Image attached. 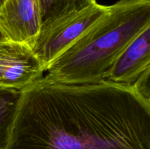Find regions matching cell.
Wrapping results in <instances>:
<instances>
[{"label": "cell", "instance_id": "obj_7", "mask_svg": "<svg viewBox=\"0 0 150 149\" xmlns=\"http://www.w3.org/2000/svg\"><path fill=\"white\" fill-rule=\"evenodd\" d=\"M21 91L0 87V149H6L17 112Z\"/></svg>", "mask_w": 150, "mask_h": 149}, {"label": "cell", "instance_id": "obj_4", "mask_svg": "<svg viewBox=\"0 0 150 149\" xmlns=\"http://www.w3.org/2000/svg\"><path fill=\"white\" fill-rule=\"evenodd\" d=\"M45 67L27 45L0 39V87L22 91L42 77Z\"/></svg>", "mask_w": 150, "mask_h": 149}, {"label": "cell", "instance_id": "obj_1", "mask_svg": "<svg viewBox=\"0 0 150 149\" xmlns=\"http://www.w3.org/2000/svg\"><path fill=\"white\" fill-rule=\"evenodd\" d=\"M6 149H150V102L133 85L42 77L21 91Z\"/></svg>", "mask_w": 150, "mask_h": 149}, {"label": "cell", "instance_id": "obj_11", "mask_svg": "<svg viewBox=\"0 0 150 149\" xmlns=\"http://www.w3.org/2000/svg\"><path fill=\"white\" fill-rule=\"evenodd\" d=\"M3 39V38H2V37H1V34H0V39Z\"/></svg>", "mask_w": 150, "mask_h": 149}, {"label": "cell", "instance_id": "obj_10", "mask_svg": "<svg viewBox=\"0 0 150 149\" xmlns=\"http://www.w3.org/2000/svg\"><path fill=\"white\" fill-rule=\"evenodd\" d=\"M4 1H5V0H0V7H1V6L2 5L3 3H4Z\"/></svg>", "mask_w": 150, "mask_h": 149}, {"label": "cell", "instance_id": "obj_2", "mask_svg": "<svg viewBox=\"0 0 150 149\" xmlns=\"http://www.w3.org/2000/svg\"><path fill=\"white\" fill-rule=\"evenodd\" d=\"M150 24V0H120L45 69L53 83L90 84L106 80L119 54Z\"/></svg>", "mask_w": 150, "mask_h": 149}, {"label": "cell", "instance_id": "obj_3", "mask_svg": "<svg viewBox=\"0 0 150 149\" xmlns=\"http://www.w3.org/2000/svg\"><path fill=\"white\" fill-rule=\"evenodd\" d=\"M107 10L108 6L96 2L81 11L41 27L32 49L45 70Z\"/></svg>", "mask_w": 150, "mask_h": 149}, {"label": "cell", "instance_id": "obj_9", "mask_svg": "<svg viewBox=\"0 0 150 149\" xmlns=\"http://www.w3.org/2000/svg\"><path fill=\"white\" fill-rule=\"evenodd\" d=\"M150 68L145 70L139 76L136 81L133 83V86L136 91L141 96L150 102Z\"/></svg>", "mask_w": 150, "mask_h": 149}, {"label": "cell", "instance_id": "obj_5", "mask_svg": "<svg viewBox=\"0 0 150 149\" xmlns=\"http://www.w3.org/2000/svg\"><path fill=\"white\" fill-rule=\"evenodd\" d=\"M40 29L38 0H5L0 7V34L3 39L32 48Z\"/></svg>", "mask_w": 150, "mask_h": 149}, {"label": "cell", "instance_id": "obj_8", "mask_svg": "<svg viewBox=\"0 0 150 149\" xmlns=\"http://www.w3.org/2000/svg\"><path fill=\"white\" fill-rule=\"evenodd\" d=\"M41 27L67 15L80 12L97 2L95 0H38Z\"/></svg>", "mask_w": 150, "mask_h": 149}, {"label": "cell", "instance_id": "obj_6", "mask_svg": "<svg viewBox=\"0 0 150 149\" xmlns=\"http://www.w3.org/2000/svg\"><path fill=\"white\" fill-rule=\"evenodd\" d=\"M150 68V24L146 26L119 54L109 70L107 80L132 85Z\"/></svg>", "mask_w": 150, "mask_h": 149}]
</instances>
